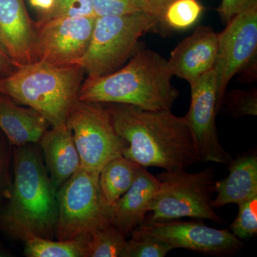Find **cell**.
<instances>
[{
  "label": "cell",
  "instance_id": "cell-3",
  "mask_svg": "<svg viewBox=\"0 0 257 257\" xmlns=\"http://www.w3.org/2000/svg\"><path fill=\"white\" fill-rule=\"evenodd\" d=\"M57 193L38 144L16 147L11 196L2 216L5 227L13 235L24 231L55 239Z\"/></svg>",
  "mask_w": 257,
  "mask_h": 257
},
{
  "label": "cell",
  "instance_id": "cell-17",
  "mask_svg": "<svg viewBox=\"0 0 257 257\" xmlns=\"http://www.w3.org/2000/svg\"><path fill=\"white\" fill-rule=\"evenodd\" d=\"M229 174L226 178L216 181L211 200L214 208L229 204H239L257 197V156L256 152H246L233 158L226 165Z\"/></svg>",
  "mask_w": 257,
  "mask_h": 257
},
{
  "label": "cell",
  "instance_id": "cell-2",
  "mask_svg": "<svg viewBox=\"0 0 257 257\" xmlns=\"http://www.w3.org/2000/svg\"><path fill=\"white\" fill-rule=\"evenodd\" d=\"M168 61L155 51L137 52L128 63L112 73L89 77L78 92L79 101L123 104L147 110L171 109L178 99Z\"/></svg>",
  "mask_w": 257,
  "mask_h": 257
},
{
  "label": "cell",
  "instance_id": "cell-28",
  "mask_svg": "<svg viewBox=\"0 0 257 257\" xmlns=\"http://www.w3.org/2000/svg\"><path fill=\"white\" fill-rule=\"evenodd\" d=\"M257 5V0H221L217 12L225 24L243 10Z\"/></svg>",
  "mask_w": 257,
  "mask_h": 257
},
{
  "label": "cell",
  "instance_id": "cell-30",
  "mask_svg": "<svg viewBox=\"0 0 257 257\" xmlns=\"http://www.w3.org/2000/svg\"><path fill=\"white\" fill-rule=\"evenodd\" d=\"M18 69V67L0 42V79L8 77Z\"/></svg>",
  "mask_w": 257,
  "mask_h": 257
},
{
  "label": "cell",
  "instance_id": "cell-32",
  "mask_svg": "<svg viewBox=\"0 0 257 257\" xmlns=\"http://www.w3.org/2000/svg\"><path fill=\"white\" fill-rule=\"evenodd\" d=\"M2 155L1 152H0V175H1V171H2Z\"/></svg>",
  "mask_w": 257,
  "mask_h": 257
},
{
  "label": "cell",
  "instance_id": "cell-4",
  "mask_svg": "<svg viewBox=\"0 0 257 257\" xmlns=\"http://www.w3.org/2000/svg\"><path fill=\"white\" fill-rule=\"evenodd\" d=\"M84 73L80 65L34 62L0 79V94L35 109L52 127L61 126L77 100Z\"/></svg>",
  "mask_w": 257,
  "mask_h": 257
},
{
  "label": "cell",
  "instance_id": "cell-12",
  "mask_svg": "<svg viewBox=\"0 0 257 257\" xmlns=\"http://www.w3.org/2000/svg\"><path fill=\"white\" fill-rule=\"evenodd\" d=\"M219 34L214 70L216 74V110L219 112L230 81L256 55L257 5L243 10L226 24Z\"/></svg>",
  "mask_w": 257,
  "mask_h": 257
},
{
  "label": "cell",
  "instance_id": "cell-24",
  "mask_svg": "<svg viewBox=\"0 0 257 257\" xmlns=\"http://www.w3.org/2000/svg\"><path fill=\"white\" fill-rule=\"evenodd\" d=\"M224 105L226 112L231 117L257 115V92L256 89L249 90L233 89L225 93L221 106Z\"/></svg>",
  "mask_w": 257,
  "mask_h": 257
},
{
  "label": "cell",
  "instance_id": "cell-11",
  "mask_svg": "<svg viewBox=\"0 0 257 257\" xmlns=\"http://www.w3.org/2000/svg\"><path fill=\"white\" fill-rule=\"evenodd\" d=\"M175 248H186L213 256H231L244 247L229 229H216L201 219L148 221L137 228Z\"/></svg>",
  "mask_w": 257,
  "mask_h": 257
},
{
  "label": "cell",
  "instance_id": "cell-21",
  "mask_svg": "<svg viewBox=\"0 0 257 257\" xmlns=\"http://www.w3.org/2000/svg\"><path fill=\"white\" fill-rule=\"evenodd\" d=\"M126 239L106 218L89 235L87 257H121Z\"/></svg>",
  "mask_w": 257,
  "mask_h": 257
},
{
  "label": "cell",
  "instance_id": "cell-26",
  "mask_svg": "<svg viewBox=\"0 0 257 257\" xmlns=\"http://www.w3.org/2000/svg\"><path fill=\"white\" fill-rule=\"evenodd\" d=\"M74 17H95L93 0H55L52 11L40 20Z\"/></svg>",
  "mask_w": 257,
  "mask_h": 257
},
{
  "label": "cell",
  "instance_id": "cell-8",
  "mask_svg": "<svg viewBox=\"0 0 257 257\" xmlns=\"http://www.w3.org/2000/svg\"><path fill=\"white\" fill-rule=\"evenodd\" d=\"M98 180L99 174L80 168L58 189L55 239L89 236L105 220Z\"/></svg>",
  "mask_w": 257,
  "mask_h": 257
},
{
  "label": "cell",
  "instance_id": "cell-1",
  "mask_svg": "<svg viewBox=\"0 0 257 257\" xmlns=\"http://www.w3.org/2000/svg\"><path fill=\"white\" fill-rule=\"evenodd\" d=\"M115 131L126 143L122 156L142 167L185 170L200 162L184 116L123 104H105Z\"/></svg>",
  "mask_w": 257,
  "mask_h": 257
},
{
  "label": "cell",
  "instance_id": "cell-19",
  "mask_svg": "<svg viewBox=\"0 0 257 257\" xmlns=\"http://www.w3.org/2000/svg\"><path fill=\"white\" fill-rule=\"evenodd\" d=\"M141 166L126 157L113 159L106 164L99 174V194L103 207L114 204L131 187Z\"/></svg>",
  "mask_w": 257,
  "mask_h": 257
},
{
  "label": "cell",
  "instance_id": "cell-13",
  "mask_svg": "<svg viewBox=\"0 0 257 257\" xmlns=\"http://www.w3.org/2000/svg\"><path fill=\"white\" fill-rule=\"evenodd\" d=\"M0 42L18 68L36 62V23L24 0H0Z\"/></svg>",
  "mask_w": 257,
  "mask_h": 257
},
{
  "label": "cell",
  "instance_id": "cell-16",
  "mask_svg": "<svg viewBox=\"0 0 257 257\" xmlns=\"http://www.w3.org/2000/svg\"><path fill=\"white\" fill-rule=\"evenodd\" d=\"M44 163L57 191L81 168L77 147L67 125L47 130L38 143Z\"/></svg>",
  "mask_w": 257,
  "mask_h": 257
},
{
  "label": "cell",
  "instance_id": "cell-22",
  "mask_svg": "<svg viewBox=\"0 0 257 257\" xmlns=\"http://www.w3.org/2000/svg\"><path fill=\"white\" fill-rule=\"evenodd\" d=\"M203 11L197 0H176L166 10L162 22L174 30H187L197 23Z\"/></svg>",
  "mask_w": 257,
  "mask_h": 257
},
{
  "label": "cell",
  "instance_id": "cell-29",
  "mask_svg": "<svg viewBox=\"0 0 257 257\" xmlns=\"http://www.w3.org/2000/svg\"><path fill=\"white\" fill-rule=\"evenodd\" d=\"M176 0H136L141 11L152 15L162 22L166 10Z\"/></svg>",
  "mask_w": 257,
  "mask_h": 257
},
{
  "label": "cell",
  "instance_id": "cell-27",
  "mask_svg": "<svg viewBox=\"0 0 257 257\" xmlns=\"http://www.w3.org/2000/svg\"><path fill=\"white\" fill-rule=\"evenodd\" d=\"M95 17L131 14L141 11L136 0H93Z\"/></svg>",
  "mask_w": 257,
  "mask_h": 257
},
{
  "label": "cell",
  "instance_id": "cell-7",
  "mask_svg": "<svg viewBox=\"0 0 257 257\" xmlns=\"http://www.w3.org/2000/svg\"><path fill=\"white\" fill-rule=\"evenodd\" d=\"M66 125L77 147L81 168L99 174L109 161L122 156L126 143L101 103L77 99L69 109Z\"/></svg>",
  "mask_w": 257,
  "mask_h": 257
},
{
  "label": "cell",
  "instance_id": "cell-20",
  "mask_svg": "<svg viewBox=\"0 0 257 257\" xmlns=\"http://www.w3.org/2000/svg\"><path fill=\"white\" fill-rule=\"evenodd\" d=\"M14 236L23 240L27 256L87 257L89 236L65 241L47 239L24 231Z\"/></svg>",
  "mask_w": 257,
  "mask_h": 257
},
{
  "label": "cell",
  "instance_id": "cell-23",
  "mask_svg": "<svg viewBox=\"0 0 257 257\" xmlns=\"http://www.w3.org/2000/svg\"><path fill=\"white\" fill-rule=\"evenodd\" d=\"M172 249L168 243L136 229L126 240L121 257H165Z\"/></svg>",
  "mask_w": 257,
  "mask_h": 257
},
{
  "label": "cell",
  "instance_id": "cell-5",
  "mask_svg": "<svg viewBox=\"0 0 257 257\" xmlns=\"http://www.w3.org/2000/svg\"><path fill=\"white\" fill-rule=\"evenodd\" d=\"M160 181L158 190L152 198L148 221H165L190 217L209 219L214 222L224 220L211 206L215 186V172L212 167L191 174L185 170H165L157 175Z\"/></svg>",
  "mask_w": 257,
  "mask_h": 257
},
{
  "label": "cell",
  "instance_id": "cell-31",
  "mask_svg": "<svg viewBox=\"0 0 257 257\" xmlns=\"http://www.w3.org/2000/svg\"><path fill=\"white\" fill-rule=\"evenodd\" d=\"M55 0H30V5L42 15L46 16L53 9Z\"/></svg>",
  "mask_w": 257,
  "mask_h": 257
},
{
  "label": "cell",
  "instance_id": "cell-14",
  "mask_svg": "<svg viewBox=\"0 0 257 257\" xmlns=\"http://www.w3.org/2000/svg\"><path fill=\"white\" fill-rule=\"evenodd\" d=\"M219 46V33L210 27L199 26L179 42L168 61L173 76L189 83L214 69Z\"/></svg>",
  "mask_w": 257,
  "mask_h": 257
},
{
  "label": "cell",
  "instance_id": "cell-10",
  "mask_svg": "<svg viewBox=\"0 0 257 257\" xmlns=\"http://www.w3.org/2000/svg\"><path fill=\"white\" fill-rule=\"evenodd\" d=\"M189 85L190 106L184 117L200 162L227 165L233 158L221 146L216 130L217 88L214 69L189 83Z\"/></svg>",
  "mask_w": 257,
  "mask_h": 257
},
{
  "label": "cell",
  "instance_id": "cell-6",
  "mask_svg": "<svg viewBox=\"0 0 257 257\" xmlns=\"http://www.w3.org/2000/svg\"><path fill=\"white\" fill-rule=\"evenodd\" d=\"M159 23L158 19L143 11L96 17L81 67L89 77L112 73L135 55L140 37Z\"/></svg>",
  "mask_w": 257,
  "mask_h": 257
},
{
  "label": "cell",
  "instance_id": "cell-25",
  "mask_svg": "<svg viewBox=\"0 0 257 257\" xmlns=\"http://www.w3.org/2000/svg\"><path fill=\"white\" fill-rule=\"evenodd\" d=\"M237 216L229 230L240 239L247 240L257 234V197L240 203Z\"/></svg>",
  "mask_w": 257,
  "mask_h": 257
},
{
  "label": "cell",
  "instance_id": "cell-15",
  "mask_svg": "<svg viewBox=\"0 0 257 257\" xmlns=\"http://www.w3.org/2000/svg\"><path fill=\"white\" fill-rule=\"evenodd\" d=\"M160 186V181L145 167H140L130 188L109 207L106 217L126 237L146 220L149 205Z\"/></svg>",
  "mask_w": 257,
  "mask_h": 257
},
{
  "label": "cell",
  "instance_id": "cell-9",
  "mask_svg": "<svg viewBox=\"0 0 257 257\" xmlns=\"http://www.w3.org/2000/svg\"><path fill=\"white\" fill-rule=\"evenodd\" d=\"M95 20L96 17H74L39 20L36 62L80 65L90 43Z\"/></svg>",
  "mask_w": 257,
  "mask_h": 257
},
{
  "label": "cell",
  "instance_id": "cell-18",
  "mask_svg": "<svg viewBox=\"0 0 257 257\" xmlns=\"http://www.w3.org/2000/svg\"><path fill=\"white\" fill-rule=\"evenodd\" d=\"M49 126L35 109L19 106L9 96L0 94V128L15 147L38 144Z\"/></svg>",
  "mask_w": 257,
  "mask_h": 257
}]
</instances>
